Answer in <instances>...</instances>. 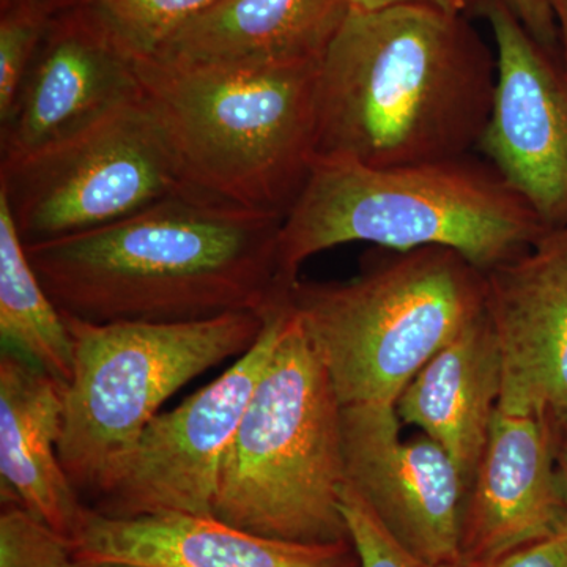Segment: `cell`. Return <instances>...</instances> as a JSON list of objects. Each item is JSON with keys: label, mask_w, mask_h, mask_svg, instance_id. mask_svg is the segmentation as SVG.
Returning a JSON list of instances; mask_svg holds the SVG:
<instances>
[{"label": "cell", "mask_w": 567, "mask_h": 567, "mask_svg": "<svg viewBox=\"0 0 567 567\" xmlns=\"http://www.w3.org/2000/svg\"><path fill=\"white\" fill-rule=\"evenodd\" d=\"M496 48L491 115L477 151L546 229L567 226V76L503 0H486Z\"/></svg>", "instance_id": "obj_10"}, {"label": "cell", "mask_w": 567, "mask_h": 567, "mask_svg": "<svg viewBox=\"0 0 567 567\" xmlns=\"http://www.w3.org/2000/svg\"><path fill=\"white\" fill-rule=\"evenodd\" d=\"M496 59L464 14L352 10L317 66V156L410 166L477 151Z\"/></svg>", "instance_id": "obj_1"}, {"label": "cell", "mask_w": 567, "mask_h": 567, "mask_svg": "<svg viewBox=\"0 0 567 567\" xmlns=\"http://www.w3.org/2000/svg\"><path fill=\"white\" fill-rule=\"evenodd\" d=\"M341 511L347 532L357 550L360 567H462L435 566L413 557L390 536L364 499L346 483L341 494Z\"/></svg>", "instance_id": "obj_23"}, {"label": "cell", "mask_w": 567, "mask_h": 567, "mask_svg": "<svg viewBox=\"0 0 567 567\" xmlns=\"http://www.w3.org/2000/svg\"><path fill=\"white\" fill-rule=\"evenodd\" d=\"M483 274L484 309L502 354L498 410H567V226Z\"/></svg>", "instance_id": "obj_13"}, {"label": "cell", "mask_w": 567, "mask_h": 567, "mask_svg": "<svg viewBox=\"0 0 567 567\" xmlns=\"http://www.w3.org/2000/svg\"><path fill=\"white\" fill-rule=\"evenodd\" d=\"M95 11L140 59L156 51L215 0H73Z\"/></svg>", "instance_id": "obj_20"}, {"label": "cell", "mask_w": 567, "mask_h": 567, "mask_svg": "<svg viewBox=\"0 0 567 567\" xmlns=\"http://www.w3.org/2000/svg\"><path fill=\"white\" fill-rule=\"evenodd\" d=\"M565 528L555 429L550 415L496 409L466 487L461 565H484Z\"/></svg>", "instance_id": "obj_14"}, {"label": "cell", "mask_w": 567, "mask_h": 567, "mask_svg": "<svg viewBox=\"0 0 567 567\" xmlns=\"http://www.w3.org/2000/svg\"><path fill=\"white\" fill-rule=\"evenodd\" d=\"M267 315L167 323H93L63 315L73 341V375L59 457L78 494L102 496L159 406L194 377L248 352Z\"/></svg>", "instance_id": "obj_7"}, {"label": "cell", "mask_w": 567, "mask_h": 567, "mask_svg": "<svg viewBox=\"0 0 567 567\" xmlns=\"http://www.w3.org/2000/svg\"><path fill=\"white\" fill-rule=\"evenodd\" d=\"M286 303L267 315L256 344L173 412L156 415L121 475L92 507L110 517L212 516L227 447L275 352Z\"/></svg>", "instance_id": "obj_9"}, {"label": "cell", "mask_w": 567, "mask_h": 567, "mask_svg": "<svg viewBox=\"0 0 567 567\" xmlns=\"http://www.w3.org/2000/svg\"><path fill=\"white\" fill-rule=\"evenodd\" d=\"M347 484L390 536L429 565H461L458 535L466 483L427 435L402 440L394 405L342 406Z\"/></svg>", "instance_id": "obj_11"}, {"label": "cell", "mask_w": 567, "mask_h": 567, "mask_svg": "<svg viewBox=\"0 0 567 567\" xmlns=\"http://www.w3.org/2000/svg\"><path fill=\"white\" fill-rule=\"evenodd\" d=\"M76 561L69 537L18 503H2L0 567H71Z\"/></svg>", "instance_id": "obj_21"}, {"label": "cell", "mask_w": 567, "mask_h": 567, "mask_svg": "<svg viewBox=\"0 0 567 567\" xmlns=\"http://www.w3.org/2000/svg\"><path fill=\"white\" fill-rule=\"evenodd\" d=\"M186 193L144 96L40 151L0 163L24 246L102 229Z\"/></svg>", "instance_id": "obj_8"}, {"label": "cell", "mask_w": 567, "mask_h": 567, "mask_svg": "<svg viewBox=\"0 0 567 567\" xmlns=\"http://www.w3.org/2000/svg\"><path fill=\"white\" fill-rule=\"evenodd\" d=\"M317 66L140 59L142 96L193 196L286 218L317 156Z\"/></svg>", "instance_id": "obj_4"}, {"label": "cell", "mask_w": 567, "mask_h": 567, "mask_svg": "<svg viewBox=\"0 0 567 567\" xmlns=\"http://www.w3.org/2000/svg\"><path fill=\"white\" fill-rule=\"evenodd\" d=\"M462 567H567V533L561 529L557 535L517 548L494 561Z\"/></svg>", "instance_id": "obj_24"}, {"label": "cell", "mask_w": 567, "mask_h": 567, "mask_svg": "<svg viewBox=\"0 0 567 567\" xmlns=\"http://www.w3.org/2000/svg\"><path fill=\"white\" fill-rule=\"evenodd\" d=\"M71 567H140L133 565H123V563H100V561H76L73 563Z\"/></svg>", "instance_id": "obj_30"}, {"label": "cell", "mask_w": 567, "mask_h": 567, "mask_svg": "<svg viewBox=\"0 0 567 567\" xmlns=\"http://www.w3.org/2000/svg\"><path fill=\"white\" fill-rule=\"evenodd\" d=\"M2 9H9V7H35V9L43 10L44 13L58 14L59 11L70 9L74 7L73 0H0Z\"/></svg>", "instance_id": "obj_29"}, {"label": "cell", "mask_w": 567, "mask_h": 567, "mask_svg": "<svg viewBox=\"0 0 567 567\" xmlns=\"http://www.w3.org/2000/svg\"><path fill=\"white\" fill-rule=\"evenodd\" d=\"M137 65L140 58L89 7L54 14L0 122V163L66 140L140 99Z\"/></svg>", "instance_id": "obj_12"}, {"label": "cell", "mask_w": 567, "mask_h": 567, "mask_svg": "<svg viewBox=\"0 0 567 567\" xmlns=\"http://www.w3.org/2000/svg\"><path fill=\"white\" fill-rule=\"evenodd\" d=\"M503 2L516 14L529 35L554 54L555 47L558 44V32L550 0H503Z\"/></svg>", "instance_id": "obj_25"}, {"label": "cell", "mask_w": 567, "mask_h": 567, "mask_svg": "<svg viewBox=\"0 0 567 567\" xmlns=\"http://www.w3.org/2000/svg\"><path fill=\"white\" fill-rule=\"evenodd\" d=\"M555 429V447H557V466L565 499V532L567 533V410L550 413Z\"/></svg>", "instance_id": "obj_27"}, {"label": "cell", "mask_w": 567, "mask_h": 567, "mask_svg": "<svg viewBox=\"0 0 567 567\" xmlns=\"http://www.w3.org/2000/svg\"><path fill=\"white\" fill-rule=\"evenodd\" d=\"M350 11V0H215L151 59L226 69L319 65Z\"/></svg>", "instance_id": "obj_16"}, {"label": "cell", "mask_w": 567, "mask_h": 567, "mask_svg": "<svg viewBox=\"0 0 567 567\" xmlns=\"http://www.w3.org/2000/svg\"><path fill=\"white\" fill-rule=\"evenodd\" d=\"M71 544L80 561L140 567H360L350 537L293 543L192 514L121 518L85 506Z\"/></svg>", "instance_id": "obj_15"}, {"label": "cell", "mask_w": 567, "mask_h": 567, "mask_svg": "<svg viewBox=\"0 0 567 567\" xmlns=\"http://www.w3.org/2000/svg\"><path fill=\"white\" fill-rule=\"evenodd\" d=\"M51 18L35 7L24 6L9 7L0 13V122L9 117L20 95Z\"/></svg>", "instance_id": "obj_22"}, {"label": "cell", "mask_w": 567, "mask_h": 567, "mask_svg": "<svg viewBox=\"0 0 567 567\" xmlns=\"http://www.w3.org/2000/svg\"><path fill=\"white\" fill-rule=\"evenodd\" d=\"M66 385L28 358L0 357V495L73 539L85 506L59 457Z\"/></svg>", "instance_id": "obj_17"}, {"label": "cell", "mask_w": 567, "mask_h": 567, "mask_svg": "<svg viewBox=\"0 0 567 567\" xmlns=\"http://www.w3.org/2000/svg\"><path fill=\"white\" fill-rule=\"evenodd\" d=\"M282 221L182 193L25 251L63 315L87 322L267 315L287 300L278 282Z\"/></svg>", "instance_id": "obj_2"}, {"label": "cell", "mask_w": 567, "mask_h": 567, "mask_svg": "<svg viewBox=\"0 0 567 567\" xmlns=\"http://www.w3.org/2000/svg\"><path fill=\"white\" fill-rule=\"evenodd\" d=\"M499 394L502 354L484 309L413 377L394 409L401 423L416 425L450 454L468 487Z\"/></svg>", "instance_id": "obj_18"}, {"label": "cell", "mask_w": 567, "mask_h": 567, "mask_svg": "<svg viewBox=\"0 0 567 567\" xmlns=\"http://www.w3.org/2000/svg\"><path fill=\"white\" fill-rule=\"evenodd\" d=\"M382 249L349 281H301L287 306L342 406L395 405L413 377L484 312V274L453 249Z\"/></svg>", "instance_id": "obj_6"}, {"label": "cell", "mask_w": 567, "mask_h": 567, "mask_svg": "<svg viewBox=\"0 0 567 567\" xmlns=\"http://www.w3.org/2000/svg\"><path fill=\"white\" fill-rule=\"evenodd\" d=\"M0 334L22 354L69 385L73 341L65 317L33 270L6 200L0 199Z\"/></svg>", "instance_id": "obj_19"}, {"label": "cell", "mask_w": 567, "mask_h": 567, "mask_svg": "<svg viewBox=\"0 0 567 567\" xmlns=\"http://www.w3.org/2000/svg\"><path fill=\"white\" fill-rule=\"evenodd\" d=\"M535 212L483 156L368 167L316 156L278 235V282L334 246L453 249L481 271L528 251L546 233Z\"/></svg>", "instance_id": "obj_3"}, {"label": "cell", "mask_w": 567, "mask_h": 567, "mask_svg": "<svg viewBox=\"0 0 567 567\" xmlns=\"http://www.w3.org/2000/svg\"><path fill=\"white\" fill-rule=\"evenodd\" d=\"M342 404L303 324L287 306L275 352L224 456L213 517L305 544L349 539Z\"/></svg>", "instance_id": "obj_5"}, {"label": "cell", "mask_w": 567, "mask_h": 567, "mask_svg": "<svg viewBox=\"0 0 567 567\" xmlns=\"http://www.w3.org/2000/svg\"><path fill=\"white\" fill-rule=\"evenodd\" d=\"M557 24L558 43L561 47V66L567 76V0H550Z\"/></svg>", "instance_id": "obj_28"}, {"label": "cell", "mask_w": 567, "mask_h": 567, "mask_svg": "<svg viewBox=\"0 0 567 567\" xmlns=\"http://www.w3.org/2000/svg\"><path fill=\"white\" fill-rule=\"evenodd\" d=\"M481 0H350L352 10H380L388 7L410 6V3H423V6L436 7L447 13L464 14L466 10L473 9Z\"/></svg>", "instance_id": "obj_26"}]
</instances>
